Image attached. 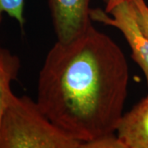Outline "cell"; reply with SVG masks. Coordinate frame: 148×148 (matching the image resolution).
<instances>
[{
    "instance_id": "6da1fadb",
    "label": "cell",
    "mask_w": 148,
    "mask_h": 148,
    "mask_svg": "<svg viewBox=\"0 0 148 148\" xmlns=\"http://www.w3.org/2000/svg\"><path fill=\"white\" fill-rule=\"evenodd\" d=\"M128 81L121 48L91 24L49 49L39 73L36 101L54 124L83 143L116 132Z\"/></svg>"
},
{
    "instance_id": "7a4b0ae2",
    "label": "cell",
    "mask_w": 148,
    "mask_h": 148,
    "mask_svg": "<svg viewBox=\"0 0 148 148\" xmlns=\"http://www.w3.org/2000/svg\"><path fill=\"white\" fill-rule=\"evenodd\" d=\"M29 96L11 95L0 124V148H82Z\"/></svg>"
},
{
    "instance_id": "3957f363",
    "label": "cell",
    "mask_w": 148,
    "mask_h": 148,
    "mask_svg": "<svg viewBox=\"0 0 148 148\" xmlns=\"http://www.w3.org/2000/svg\"><path fill=\"white\" fill-rule=\"evenodd\" d=\"M91 20L117 28L125 37L133 60L142 69L148 86V37L138 24L132 0L124 1L110 12L99 8L90 11Z\"/></svg>"
},
{
    "instance_id": "277c9868",
    "label": "cell",
    "mask_w": 148,
    "mask_h": 148,
    "mask_svg": "<svg viewBox=\"0 0 148 148\" xmlns=\"http://www.w3.org/2000/svg\"><path fill=\"white\" fill-rule=\"evenodd\" d=\"M57 40L69 42L91 25L90 0H49Z\"/></svg>"
},
{
    "instance_id": "5b68a950",
    "label": "cell",
    "mask_w": 148,
    "mask_h": 148,
    "mask_svg": "<svg viewBox=\"0 0 148 148\" xmlns=\"http://www.w3.org/2000/svg\"><path fill=\"white\" fill-rule=\"evenodd\" d=\"M116 133L126 148H148V95L123 115Z\"/></svg>"
},
{
    "instance_id": "8992f818",
    "label": "cell",
    "mask_w": 148,
    "mask_h": 148,
    "mask_svg": "<svg viewBox=\"0 0 148 148\" xmlns=\"http://www.w3.org/2000/svg\"><path fill=\"white\" fill-rule=\"evenodd\" d=\"M21 69L18 56L0 45V124L8 105L11 95V83L16 79Z\"/></svg>"
},
{
    "instance_id": "52a82bcc",
    "label": "cell",
    "mask_w": 148,
    "mask_h": 148,
    "mask_svg": "<svg viewBox=\"0 0 148 148\" xmlns=\"http://www.w3.org/2000/svg\"><path fill=\"white\" fill-rule=\"evenodd\" d=\"M24 2L25 0H0V23L3 20V13H7L15 19L22 28L24 26Z\"/></svg>"
},
{
    "instance_id": "ba28073f",
    "label": "cell",
    "mask_w": 148,
    "mask_h": 148,
    "mask_svg": "<svg viewBox=\"0 0 148 148\" xmlns=\"http://www.w3.org/2000/svg\"><path fill=\"white\" fill-rule=\"evenodd\" d=\"M82 148H126V147L115 132L83 143Z\"/></svg>"
},
{
    "instance_id": "9c48e42d",
    "label": "cell",
    "mask_w": 148,
    "mask_h": 148,
    "mask_svg": "<svg viewBox=\"0 0 148 148\" xmlns=\"http://www.w3.org/2000/svg\"><path fill=\"white\" fill-rule=\"evenodd\" d=\"M139 26L148 37V6L145 0H132Z\"/></svg>"
},
{
    "instance_id": "30bf717a",
    "label": "cell",
    "mask_w": 148,
    "mask_h": 148,
    "mask_svg": "<svg viewBox=\"0 0 148 148\" xmlns=\"http://www.w3.org/2000/svg\"><path fill=\"white\" fill-rule=\"evenodd\" d=\"M124 1H130V0H106V12H110L114 7H116L118 4L121 3L122 2Z\"/></svg>"
}]
</instances>
